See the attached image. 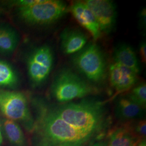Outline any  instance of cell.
Returning <instances> with one entry per match:
<instances>
[{"instance_id": "cell-1", "label": "cell", "mask_w": 146, "mask_h": 146, "mask_svg": "<svg viewBox=\"0 0 146 146\" xmlns=\"http://www.w3.org/2000/svg\"><path fill=\"white\" fill-rule=\"evenodd\" d=\"M32 104L30 146H91L104 139L111 125L106 102L95 98L58 104L35 99Z\"/></svg>"}, {"instance_id": "cell-2", "label": "cell", "mask_w": 146, "mask_h": 146, "mask_svg": "<svg viewBox=\"0 0 146 146\" xmlns=\"http://www.w3.org/2000/svg\"><path fill=\"white\" fill-rule=\"evenodd\" d=\"M99 90L68 68L61 69L56 76L51 88L52 98L59 104L87 98Z\"/></svg>"}, {"instance_id": "cell-3", "label": "cell", "mask_w": 146, "mask_h": 146, "mask_svg": "<svg viewBox=\"0 0 146 146\" xmlns=\"http://www.w3.org/2000/svg\"><path fill=\"white\" fill-rule=\"evenodd\" d=\"M0 111L5 118L15 121L31 134L35 121L23 93L0 89Z\"/></svg>"}, {"instance_id": "cell-4", "label": "cell", "mask_w": 146, "mask_h": 146, "mask_svg": "<svg viewBox=\"0 0 146 146\" xmlns=\"http://www.w3.org/2000/svg\"><path fill=\"white\" fill-rule=\"evenodd\" d=\"M68 11L67 5L61 1L38 0L32 5L19 7V14L28 23L44 25L58 21Z\"/></svg>"}, {"instance_id": "cell-5", "label": "cell", "mask_w": 146, "mask_h": 146, "mask_svg": "<svg viewBox=\"0 0 146 146\" xmlns=\"http://www.w3.org/2000/svg\"><path fill=\"white\" fill-rule=\"evenodd\" d=\"M72 62L89 81L98 83L104 77L106 64L104 54L95 43H90L74 54Z\"/></svg>"}, {"instance_id": "cell-6", "label": "cell", "mask_w": 146, "mask_h": 146, "mask_svg": "<svg viewBox=\"0 0 146 146\" xmlns=\"http://www.w3.org/2000/svg\"><path fill=\"white\" fill-rule=\"evenodd\" d=\"M54 56L51 48L43 46L36 49L28 58V73L31 82L35 85L42 84L51 72Z\"/></svg>"}, {"instance_id": "cell-7", "label": "cell", "mask_w": 146, "mask_h": 146, "mask_svg": "<svg viewBox=\"0 0 146 146\" xmlns=\"http://www.w3.org/2000/svg\"><path fill=\"white\" fill-rule=\"evenodd\" d=\"M84 3L93 14L101 31L109 33L115 23L116 16L114 3L109 0H87Z\"/></svg>"}, {"instance_id": "cell-8", "label": "cell", "mask_w": 146, "mask_h": 146, "mask_svg": "<svg viewBox=\"0 0 146 146\" xmlns=\"http://www.w3.org/2000/svg\"><path fill=\"white\" fill-rule=\"evenodd\" d=\"M109 75L110 85L117 93L129 90L137 81V74L116 63L110 66Z\"/></svg>"}, {"instance_id": "cell-9", "label": "cell", "mask_w": 146, "mask_h": 146, "mask_svg": "<svg viewBox=\"0 0 146 146\" xmlns=\"http://www.w3.org/2000/svg\"><path fill=\"white\" fill-rule=\"evenodd\" d=\"M70 11L75 20L88 31L94 40L99 38L101 31L98 23L84 2L76 1L74 2L70 8Z\"/></svg>"}, {"instance_id": "cell-10", "label": "cell", "mask_w": 146, "mask_h": 146, "mask_svg": "<svg viewBox=\"0 0 146 146\" xmlns=\"http://www.w3.org/2000/svg\"><path fill=\"white\" fill-rule=\"evenodd\" d=\"M106 136L107 146H135L141 140L132 131L131 122L110 129Z\"/></svg>"}, {"instance_id": "cell-11", "label": "cell", "mask_w": 146, "mask_h": 146, "mask_svg": "<svg viewBox=\"0 0 146 146\" xmlns=\"http://www.w3.org/2000/svg\"><path fill=\"white\" fill-rule=\"evenodd\" d=\"M114 113L118 120L125 123L141 120L144 116V109L126 96H120L115 101Z\"/></svg>"}, {"instance_id": "cell-12", "label": "cell", "mask_w": 146, "mask_h": 146, "mask_svg": "<svg viewBox=\"0 0 146 146\" xmlns=\"http://www.w3.org/2000/svg\"><path fill=\"white\" fill-rule=\"evenodd\" d=\"M61 47L66 55L75 54L86 46L87 37L82 32L74 29H65L61 34Z\"/></svg>"}, {"instance_id": "cell-13", "label": "cell", "mask_w": 146, "mask_h": 146, "mask_svg": "<svg viewBox=\"0 0 146 146\" xmlns=\"http://www.w3.org/2000/svg\"><path fill=\"white\" fill-rule=\"evenodd\" d=\"M3 137L11 146H28L25 134L21 125L15 121L3 118L1 121Z\"/></svg>"}, {"instance_id": "cell-14", "label": "cell", "mask_w": 146, "mask_h": 146, "mask_svg": "<svg viewBox=\"0 0 146 146\" xmlns=\"http://www.w3.org/2000/svg\"><path fill=\"white\" fill-rule=\"evenodd\" d=\"M114 60L116 63L130 69L139 74L140 72L139 62L136 54L132 47L127 44H121L114 52Z\"/></svg>"}, {"instance_id": "cell-15", "label": "cell", "mask_w": 146, "mask_h": 146, "mask_svg": "<svg viewBox=\"0 0 146 146\" xmlns=\"http://www.w3.org/2000/svg\"><path fill=\"white\" fill-rule=\"evenodd\" d=\"M19 37L13 29L8 27H0V52L9 54L17 46Z\"/></svg>"}, {"instance_id": "cell-16", "label": "cell", "mask_w": 146, "mask_h": 146, "mask_svg": "<svg viewBox=\"0 0 146 146\" xmlns=\"http://www.w3.org/2000/svg\"><path fill=\"white\" fill-rule=\"evenodd\" d=\"M18 82L15 71L9 64L0 60V87H13Z\"/></svg>"}, {"instance_id": "cell-17", "label": "cell", "mask_w": 146, "mask_h": 146, "mask_svg": "<svg viewBox=\"0 0 146 146\" xmlns=\"http://www.w3.org/2000/svg\"><path fill=\"white\" fill-rule=\"evenodd\" d=\"M126 96L136 104L145 110L146 107V84L142 82L131 90Z\"/></svg>"}, {"instance_id": "cell-18", "label": "cell", "mask_w": 146, "mask_h": 146, "mask_svg": "<svg viewBox=\"0 0 146 146\" xmlns=\"http://www.w3.org/2000/svg\"><path fill=\"white\" fill-rule=\"evenodd\" d=\"M132 131L139 139H145L146 135V120H138L131 122Z\"/></svg>"}, {"instance_id": "cell-19", "label": "cell", "mask_w": 146, "mask_h": 146, "mask_svg": "<svg viewBox=\"0 0 146 146\" xmlns=\"http://www.w3.org/2000/svg\"><path fill=\"white\" fill-rule=\"evenodd\" d=\"M140 54L142 61L145 63L146 62V42H142L140 46Z\"/></svg>"}, {"instance_id": "cell-20", "label": "cell", "mask_w": 146, "mask_h": 146, "mask_svg": "<svg viewBox=\"0 0 146 146\" xmlns=\"http://www.w3.org/2000/svg\"><path fill=\"white\" fill-rule=\"evenodd\" d=\"M135 146H146V139L140 140Z\"/></svg>"}, {"instance_id": "cell-21", "label": "cell", "mask_w": 146, "mask_h": 146, "mask_svg": "<svg viewBox=\"0 0 146 146\" xmlns=\"http://www.w3.org/2000/svg\"><path fill=\"white\" fill-rule=\"evenodd\" d=\"M3 141V135H2V132L1 122L0 121V146H2V145Z\"/></svg>"}]
</instances>
